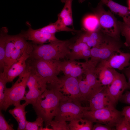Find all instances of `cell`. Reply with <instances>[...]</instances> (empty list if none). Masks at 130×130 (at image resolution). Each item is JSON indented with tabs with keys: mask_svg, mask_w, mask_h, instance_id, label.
<instances>
[{
	"mask_svg": "<svg viewBox=\"0 0 130 130\" xmlns=\"http://www.w3.org/2000/svg\"><path fill=\"white\" fill-rule=\"evenodd\" d=\"M26 106L25 102L22 104H18L14 106V108L9 111V112L15 118L18 123V130H25L27 121L25 110V108Z\"/></svg>",
	"mask_w": 130,
	"mask_h": 130,
	"instance_id": "cell-21",
	"label": "cell"
},
{
	"mask_svg": "<svg viewBox=\"0 0 130 130\" xmlns=\"http://www.w3.org/2000/svg\"><path fill=\"white\" fill-rule=\"evenodd\" d=\"M124 46L121 40L107 35L98 46L91 48V60L98 62L106 59Z\"/></svg>",
	"mask_w": 130,
	"mask_h": 130,
	"instance_id": "cell-9",
	"label": "cell"
},
{
	"mask_svg": "<svg viewBox=\"0 0 130 130\" xmlns=\"http://www.w3.org/2000/svg\"><path fill=\"white\" fill-rule=\"evenodd\" d=\"M0 130H13L12 125H9L6 121L2 113L1 110L0 112Z\"/></svg>",
	"mask_w": 130,
	"mask_h": 130,
	"instance_id": "cell-34",
	"label": "cell"
},
{
	"mask_svg": "<svg viewBox=\"0 0 130 130\" xmlns=\"http://www.w3.org/2000/svg\"><path fill=\"white\" fill-rule=\"evenodd\" d=\"M76 40L86 44L91 48L99 45L104 39L106 35L100 30L89 32L82 30Z\"/></svg>",
	"mask_w": 130,
	"mask_h": 130,
	"instance_id": "cell-17",
	"label": "cell"
},
{
	"mask_svg": "<svg viewBox=\"0 0 130 130\" xmlns=\"http://www.w3.org/2000/svg\"><path fill=\"white\" fill-rule=\"evenodd\" d=\"M83 30L89 32L95 31L100 30L98 20L94 14L85 17L83 22Z\"/></svg>",
	"mask_w": 130,
	"mask_h": 130,
	"instance_id": "cell-27",
	"label": "cell"
},
{
	"mask_svg": "<svg viewBox=\"0 0 130 130\" xmlns=\"http://www.w3.org/2000/svg\"><path fill=\"white\" fill-rule=\"evenodd\" d=\"M119 100L124 103L130 104V91H126L123 94Z\"/></svg>",
	"mask_w": 130,
	"mask_h": 130,
	"instance_id": "cell-36",
	"label": "cell"
},
{
	"mask_svg": "<svg viewBox=\"0 0 130 130\" xmlns=\"http://www.w3.org/2000/svg\"><path fill=\"white\" fill-rule=\"evenodd\" d=\"M53 130H70L69 124L66 122L52 120L50 124Z\"/></svg>",
	"mask_w": 130,
	"mask_h": 130,
	"instance_id": "cell-32",
	"label": "cell"
},
{
	"mask_svg": "<svg viewBox=\"0 0 130 130\" xmlns=\"http://www.w3.org/2000/svg\"><path fill=\"white\" fill-rule=\"evenodd\" d=\"M8 30L6 27H2L0 31V68L3 70L7 33Z\"/></svg>",
	"mask_w": 130,
	"mask_h": 130,
	"instance_id": "cell-25",
	"label": "cell"
},
{
	"mask_svg": "<svg viewBox=\"0 0 130 130\" xmlns=\"http://www.w3.org/2000/svg\"><path fill=\"white\" fill-rule=\"evenodd\" d=\"M28 29L26 31L21 32L20 34L26 40L31 41L33 44L40 45L58 39L55 34L45 32L38 29H33L28 23Z\"/></svg>",
	"mask_w": 130,
	"mask_h": 130,
	"instance_id": "cell-14",
	"label": "cell"
},
{
	"mask_svg": "<svg viewBox=\"0 0 130 130\" xmlns=\"http://www.w3.org/2000/svg\"><path fill=\"white\" fill-rule=\"evenodd\" d=\"M40 30L48 33L55 34L57 32L64 31L79 33L81 30H76L70 28L65 25L60 19L58 18L56 22L39 29Z\"/></svg>",
	"mask_w": 130,
	"mask_h": 130,
	"instance_id": "cell-22",
	"label": "cell"
},
{
	"mask_svg": "<svg viewBox=\"0 0 130 130\" xmlns=\"http://www.w3.org/2000/svg\"><path fill=\"white\" fill-rule=\"evenodd\" d=\"M121 112L122 116L130 124V106L125 107Z\"/></svg>",
	"mask_w": 130,
	"mask_h": 130,
	"instance_id": "cell-37",
	"label": "cell"
},
{
	"mask_svg": "<svg viewBox=\"0 0 130 130\" xmlns=\"http://www.w3.org/2000/svg\"><path fill=\"white\" fill-rule=\"evenodd\" d=\"M127 89L128 84L125 75L123 73H120L116 71L114 80L110 85L107 86L108 94L114 106Z\"/></svg>",
	"mask_w": 130,
	"mask_h": 130,
	"instance_id": "cell-12",
	"label": "cell"
},
{
	"mask_svg": "<svg viewBox=\"0 0 130 130\" xmlns=\"http://www.w3.org/2000/svg\"><path fill=\"white\" fill-rule=\"evenodd\" d=\"M8 82L5 73H0V109L3 110L7 94V88L6 86Z\"/></svg>",
	"mask_w": 130,
	"mask_h": 130,
	"instance_id": "cell-28",
	"label": "cell"
},
{
	"mask_svg": "<svg viewBox=\"0 0 130 130\" xmlns=\"http://www.w3.org/2000/svg\"><path fill=\"white\" fill-rule=\"evenodd\" d=\"M103 5L100 1L93 10L94 14L99 21L100 29L106 35L120 40L118 20L111 11L105 10Z\"/></svg>",
	"mask_w": 130,
	"mask_h": 130,
	"instance_id": "cell-6",
	"label": "cell"
},
{
	"mask_svg": "<svg viewBox=\"0 0 130 130\" xmlns=\"http://www.w3.org/2000/svg\"><path fill=\"white\" fill-rule=\"evenodd\" d=\"M47 81L36 73L31 71L28 78L27 86L29 91L25 96L24 100L26 105L33 106L37 99L46 89Z\"/></svg>",
	"mask_w": 130,
	"mask_h": 130,
	"instance_id": "cell-10",
	"label": "cell"
},
{
	"mask_svg": "<svg viewBox=\"0 0 130 130\" xmlns=\"http://www.w3.org/2000/svg\"><path fill=\"white\" fill-rule=\"evenodd\" d=\"M123 117L122 112L114 107L86 111L83 118L93 123H100L114 128Z\"/></svg>",
	"mask_w": 130,
	"mask_h": 130,
	"instance_id": "cell-7",
	"label": "cell"
},
{
	"mask_svg": "<svg viewBox=\"0 0 130 130\" xmlns=\"http://www.w3.org/2000/svg\"><path fill=\"white\" fill-rule=\"evenodd\" d=\"M78 64L75 60H69L61 61V69L65 76L70 77Z\"/></svg>",
	"mask_w": 130,
	"mask_h": 130,
	"instance_id": "cell-30",
	"label": "cell"
},
{
	"mask_svg": "<svg viewBox=\"0 0 130 130\" xmlns=\"http://www.w3.org/2000/svg\"><path fill=\"white\" fill-rule=\"evenodd\" d=\"M44 122L41 117L37 116L34 122L27 121L25 130H42Z\"/></svg>",
	"mask_w": 130,
	"mask_h": 130,
	"instance_id": "cell-31",
	"label": "cell"
},
{
	"mask_svg": "<svg viewBox=\"0 0 130 130\" xmlns=\"http://www.w3.org/2000/svg\"><path fill=\"white\" fill-rule=\"evenodd\" d=\"M120 34L125 39L124 43L126 47H130V22H125L118 20Z\"/></svg>",
	"mask_w": 130,
	"mask_h": 130,
	"instance_id": "cell-29",
	"label": "cell"
},
{
	"mask_svg": "<svg viewBox=\"0 0 130 130\" xmlns=\"http://www.w3.org/2000/svg\"><path fill=\"white\" fill-rule=\"evenodd\" d=\"M93 123L82 117L73 119L69 124L70 130H91Z\"/></svg>",
	"mask_w": 130,
	"mask_h": 130,
	"instance_id": "cell-24",
	"label": "cell"
},
{
	"mask_svg": "<svg viewBox=\"0 0 130 130\" xmlns=\"http://www.w3.org/2000/svg\"><path fill=\"white\" fill-rule=\"evenodd\" d=\"M59 91L65 97L81 105L83 101L77 78L65 76L60 79Z\"/></svg>",
	"mask_w": 130,
	"mask_h": 130,
	"instance_id": "cell-11",
	"label": "cell"
},
{
	"mask_svg": "<svg viewBox=\"0 0 130 130\" xmlns=\"http://www.w3.org/2000/svg\"><path fill=\"white\" fill-rule=\"evenodd\" d=\"M71 50L67 57L70 60L86 59L88 56L87 49L91 48L86 43L75 40L71 46Z\"/></svg>",
	"mask_w": 130,
	"mask_h": 130,
	"instance_id": "cell-18",
	"label": "cell"
},
{
	"mask_svg": "<svg viewBox=\"0 0 130 130\" xmlns=\"http://www.w3.org/2000/svg\"><path fill=\"white\" fill-rule=\"evenodd\" d=\"M130 65V53L120 50L113 53L108 58L99 62L98 65L122 71Z\"/></svg>",
	"mask_w": 130,
	"mask_h": 130,
	"instance_id": "cell-13",
	"label": "cell"
},
{
	"mask_svg": "<svg viewBox=\"0 0 130 130\" xmlns=\"http://www.w3.org/2000/svg\"><path fill=\"white\" fill-rule=\"evenodd\" d=\"M73 0H62L64 3V6L60 13L58 14V18L66 26H72L73 20L72 10Z\"/></svg>",
	"mask_w": 130,
	"mask_h": 130,
	"instance_id": "cell-23",
	"label": "cell"
},
{
	"mask_svg": "<svg viewBox=\"0 0 130 130\" xmlns=\"http://www.w3.org/2000/svg\"><path fill=\"white\" fill-rule=\"evenodd\" d=\"M115 129L116 130H130V124L126 119L123 117L117 124Z\"/></svg>",
	"mask_w": 130,
	"mask_h": 130,
	"instance_id": "cell-33",
	"label": "cell"
},
{
	"mask_svg": "<svg viewBox=\"0 0 130 130\" xmlns=\"http://www.w3.org/2000/svg\"><path fill=\"white\" fill-rule=\"evenodd\" d=\"M98 61L91 60L80 62L85 79H82L81 76L78 78L83 101H88L104 87L98 80L96 72Z\"/></svg>",
	"mask_w": 130,
	"mask_h": 130,
	"instance_id": "cell-3",
	"label": "cell"
},
{
	"mask_svg": "<svg viewBox=\"0 0 130 130\" xmlns=\"http://www.w3.org/2000/svg\"><path fill=\"white\" fill-rule=\"evenodd\" d=\"M128 8L130 10V0H128Z\"/></svg>",
	"mask_w": 130,
	"mask_h": 130,
	"instance_id": "cell-39",
	"label": "cell"
},
{
	"mask_svg": "<svg viewBox=\"0 0 130 130\" xmlns=\"http://www.w3.org/2000/svg\"><path fill=\"white\" fill-rule=\"evenodd\" d=\"M73 39L60 40L58 39L47 44H33V49L29 58L34 59L56 60L68 56L71 51Z\"/></svg>",
	"mask_w": 130,
	"mask_h": 130,
	"instance_id": "cell-2",
	"label": "cell"
},
{
	"mask_svg": "<svg viewBox=\"0 0 130 130\" xmlns=\"http://www.w3.org/2000/svg\"><path fill=\"white\" fill-rule=\"evenodd\" d=\"M32 51H25L20 57L10 67L5 73L7 82H10L17 76L22 73L25 70L27 67L26 61L29 58Z\"/></svg>",
	"mask_w": 130,
	"mask_h": 130,
	"instance_id": "cell-15",
	"label": "cell"
},
{
	"mask_svg": "<svg viewBox=\"0 0 130 130\" xmlns=\"http://www.w3.org/2000/svg\"><path fill=\"white\" fill-rule=\"evenodd\" d=\"M93 125L92 130H113L115 128H112L106 125L100 123H96Z\"/></svg>",
	"mask_w": 130,
	"mask_h": 130,
	"instance_id": "cell-35",
	"label": "cell"
},
{
	"mask_svg": "<svg viewBox=\"0 0 130 130\" xmlns=\"http://www.w3.org/2000/svg\"><path fill=\"white\" fill-rule=\"evenodd\" d=\"M30 59L28 62L32 70L46 80L49 86L59 87L60 80L57 76L61 71L60 61Z\"/></svg>",
	"mask_w": 130,
	"mask_h": 130,
	"instance_id": "cell-4",
	"label": "cell"
},
{
	"mask_svg": "<svg viewBox=\"0 0 130 130\" xmlns=\"http://www.w3.org/2000/svg\"><path fill=\"white\" fill-rule=\"evenodd\" d=\"M15 48L14 35L8 34L6 41L4 61V67L3 72H7L11 57Z\"/></svg>",
	"mask_w": 130,
	"mask_h": 130,
	"instance_id": "cell-26",
	"label": "cell"
},
{
	"mask_svg": "<svg viewBox=\"0 0 130 130\" xmlns=\"http://www.w3.org/2000/svg\"><path fill=\"white\" fill-rule=\"evenodd\" d=\"M47 87L33 106L37 116L43 119L47 127L50 125L57 114L61 101L65 97L59 89Z\"/></svg>",
	"mask_w": 130,
	"mask_h": 130,
	"instance_id": "cell-1",
	"label": "cell"
},
{
	"mask_svg": "<svg viewBox=\"0 0 130 130\" xmlns=\"http://www.w3.org/2000/svg\"><path fill=\"white\" fill-rule=\"evenodd\" d=\"M31 72V67L28 62L25 71L19 76L16 82L10 88H7V94L3 110L6 111L11 105L20 104L24 100L26 89Z\"/></svg>",
	"mask_w": 130,
	"mask_h": 130,
	"instance_id": "cell-5",
	"label": "cell"
},
{
	"mask_svg": "<svg viewBox=\"0 0 130 130\" xmlns=\"http://www.w3.org/2000/svg\"><path fill=\"white\" fill-rule=\"evenodd\" d=\"M90 110L115 107L110 100L107 91V86L94 95L88 101Z\"/></svg>",
	"mask_w": 130,
	"mask_h": 130,
	"instance_id": "cell-16",
	"label": "cell"
},
{
	"mask_svg": "<svg viewBox=\"0 0 130 130\" xmlns=\"http://www.w3.org/2000/svg\"><path fill=\"white\" fill-rule=\"evenodd\" d=\"M85 0H78V1L80 3H82Z\"/></svg>",
	"mask_w": 130,
	"mask_h": 130,
	"instance_id": "cell-40",
	"label": "cell"
},
{
	"mask_svg": "<svg viewBox=\"0 0 130 130\" xmlns=\"http://www.w3.org/2000/svg\"><path fill=\"white\" fill-rule=\"evenodd\" d=\"M90 110L89 107H83L65 97L61 101L54 120L70 122L82 117L84 112Z\"/></svg>",
	"mask_w": 130,
	"mask_h": 130,
	"instance_id": "cell-8",
	"label": "cell"
},
{
	"mask_svg": "<svg viewBox=\"0 0 130 130\" xmlns=\"http://www.w3.org/2000/svg\"><path fill=\"white\" fill-rule=\"evenodd\" d=\"M115 69L105 66L97 65L96 72L99 82L103 86L110 85L114 80Z\"/></svg>",
	"mask_w": 130,
	"mask_h": 130,
	"instance_id": "cell-19",
	"label": "cell"
},
{
	"mask_svg": "<svg viewBox=\"0 0 130 130\" xmlns=\"http://www.w3.org/2000/svg\"><path fill=\"white\" fill-rule=\"evenodd\" d=\"M122 71L127 78L128 84V89H130V65Z\"/></svg>",
	"mask_w": 130,
	"mask_h": 130,
	"instance_id": "cell-38",
	"label": "cell"
},
{
	"mask_svg": "<svg viewBox=\"0 0 130 130\" xmlns=\"http://www.w3.org/2000/svg\"><path fill=\"white\" fill-rule=\"evenodd\" d=\"M103 4L108 7L113 13L118 15L123 19V21H130V10L128 7L123 6L112 0H101Z\"/></svg>",
	"mask_w": 130,
	"mask_h": 130,
	"instance_id": "cell-20",
	"label": "cell"
}]
</instances>
